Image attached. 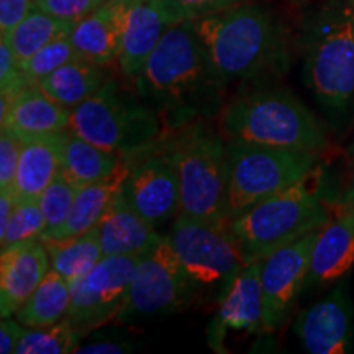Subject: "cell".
Wrapping results in <instances>:
<instances>
[{
  "label": "cell",
  "instance_id": "obj_1",
  "mask_svg": "<svg viewBox=\"0 0 354 354\" xmlns=\"http://www.w3.org/2000/svg\"><path fill=\"white\" fill-rule=\"evenodd\" d=\"M135 84L167 133L218 115L228 87L212 68L192 20L166 30Z\"/></svg>",
  "mask_w": 354,
  "mask_h": 354
},
{
  "label": "cell",
  "instance_id": "obj_2",
  "mask_svg": "<svg viewBox=\"0 0 354 354\" xmlns=\"http://www.w3.org/2000/svg\"><path fill=\"white\" fill-rule=\"evenodd\" d=\"M212 68L227 86L269 81L289 68V39L271 8L243 2L192 20Z\"/></svg>",
  "mask_w": 354,
  "mask_h": 354
},
{
  "label": "cell",
  "instance_id": "obj_3",
  "mask_svg": "<svg viewBox=\"0 0 354 354\" xmlns=\"http://www.w3.org/2000/svg\"><path fill=\"white\" fill-rule=\"evenodd\" d=\"M225 140L322 154L328 148L325 123L282 87H259L225 102L218 113Z\"/></svg>",
  "mask_w": 354,
  "mask_h": 354
},
{
  "label": "cell",
  "instance_id": "obj_4",
  "mask_svg": "<svg viewBox=\"0 0 354 354\" xmlns=\"http://www.w3.org/2000/svg\"><path fill=\"white\" fill-rule=\"evenodd\" d=\"M304 81L331 120L354 110V0H325L304 26Z\"/></svg>",
  "mask_w": 354,
  "mask_h": 354
},
{
  "label": "cell",
  "instance_id": "obj_5",
  "mask_svg": "<svg viewBox=\"0 0 354 354\" xmlns=\"http://www.w3.org/2000/svg\"><path fill=\"white\" fill-rule=\"evenodd\" d=\"M323 167L318 165L299 183L230 218V230L246 264L264 259L330 220L333 203L323 192Z\"/></svg>",
  "mask_w": 354,
  "mask_h": 354
},
{
  "label": "cell",
  "instance_id": "obj_6",
  "mask_svg": "<svg viewBox=\"0 0 354 354\" xmlns=\"http://www.w3.org/2000/svg\"><path fill=\"white\" fill-rule=\"evenodd\" d=\"M69 130L131 159L159 148L169 135L156 110L138 92L130 94L112 77L71 110Z\"/></svg>",
  "mask_w": 354,
  "mask_h": 354
},
{
  "label": "cell",
  "instance_id": "obj_7",
  "mask_svg": "<svg viewBox=\"0 0 354 354\" xmlns=\"http://www.w3.org/2000/svg\"><path fill=\"white\" fill-rule=\"evenodd\" d=\"M165 145L179 177L180 214L228 221V153L221 131L197 120L169 133Z\"/></svg>",
  "mask_w": 354,
  "mask_h": 354
},
{
  "label": "cell",
  "instance_id": "obj_8",
  "mask_svg": "<svg viewBox=\"0 0 354 354\" xmlns=\"http://www.w3.org/2000/svg\"><path fill=\"white\" fill-rule=\"evenodd\" d=\"M228 216L281 192L320 165V154L227 140Z\"/></svg>",
  "mask_w": 354,
  "mask_h": 354
},
{
  "label": "cell",
  "instance_id": "obj_9",
  "mask_svg": "<svg viewBox=\"0 0 354 354\" xmlns=\"http://www.w3.org/2000/svg\"><path fill=\"white\" fill-rule=\"evenodd\" d=\"M176 254L197 286L227 282L245 263L228 221H207L179 214L167 234Z\"/></svg>",
  "mask_w": 354,
  "mask_h": 354
},
{
  "label": "cell",
  "instance_id": "obj_10",
  "mask_svg": "<svg viewBox=\"0 0 354 354\" xmlns=\"http://www.w3.org/2000/svg\"><path fill=\"white\" fill-rule=\"evenodd\" d=\"M138 258L140 256H104L86 276L71 284L66 320L82 336L120 318L127 307Z\"/></svg>",
  "mask_w": 354,
  "mask_h": 354
},
{
  "label": "cell",
  "instance_id": "obj_11",
  "mask_svg": "<svg viewBox=\"0 0 354 354\" xmlns=\"http://www.w3.org/2000/svg\"><path fill=\"white\" fill-rule=\"evenodd\" d=\"M197 284L190 279L169 236H162L138 258L127 307L118 320L130 315H159L179 310Z\"/></svg>",
  "mask_w": 354,
  "mask_h": 354
},
{
  "label": "cell",
  "instance_id": "obj_12",
  "mask_svg": "<svg viewBox=\"0 0 354 354\" xmlns=\"http://www.w3.org/2000/svg\"><path fill=\"white\" fill-rule=\"evenodd\" d=\"M318 230L277 248L263 259V333L276 331L289 317L295 300L307 286L310 258Z\"/></svg>",
  "mask_w": 354,
  "mask_h": 354
},
{
  "label": "cell",
  "instance_id": "obj_13",
  "mask_svg": "<svg viewBox=\"0 0 354 354\" xmlns=\"http://www.w3.org/2000/svg\"><path fill=\"white\" fill-rule=\"evenodd\" d=\"M120 190L135 212L153 227L180 214L179 177L165 143L133 159Z\"/></svg>",
  "mask_w": 354,
  "mask_h": 354
},
{
  "label": "cell",
  "instance_id": "obj_14",
  "mask_svg": "<svg viewBox=\"0 0 354 354\" xmlns=\"http://www.w3.org/2000/svg\"><path fill=\"white\" fill-rule=\"evenodd\" d=\"M304 349L310 354H346L354 344V308L348 281L342 279L328 297L302 312L295 323Z\"/></svg>",
  "mask_w": 354,
  "mask_h": 354
},
{
  "label": "cell",
  "instance_id": "obj_15",
  "mask_svg": "<svg viewBox=\"0 0 354 354\" xmlns=\"http://www.w3.org/2000/svg\"><path fill=\"white\" fill-rule=\"evenodd\" d=\"M263 259L243 266L227 281L218 310L209 326V344L216 353H227L225 336L228 330L263 331V289H261Z\"/></svg>",
  "mask_w": 354,
  "mask_h": 354
},
{
  "label": "cell",
  "instance_id": "obj_16",
  "mask_svg": "<svg viewBox=\"0 0 354 354\" xmlns=\"http://www.w3.org/2000/svg\"><path fill=\"white\" fill-rule=\"evenodd\" d=\"M354 266V209L346 202L333 203L330 220L318 230L313 243L307 286L338 282Z\"/></svg>",
  "mask_w": 354,
  "mask_h": 354
},
{
  "label": "cell",
  "instance_id": "obj_17",
  "mask_svg": "<svg viewBox=\"0 0 354 354\" xmlns=\"http://www.w3.org/2000/svg\"><path fill=\"white\" fill-rule=\"evenodd\" d=\"M51 263L41 240L8 246L0 254V315L13 317L50 272Z\"/></svg>",
  "mask_w": 354,
  "mask_h": 354
},
{
  "label": "cell",
  "instance_id": "obj_18",
  "mask_svg": "<svg viewBox=\"0 0 354 354\" xmlns=\"http://www.w3.org/2000/svg\"><path fill=\"white\" fill-rule=\"evenodd\" d=\"M128 3L130 0H105L76 21L71 41L79 56L100 66L118 61L127 28Z\"/></svg>",
  "mask_w": 354,
  "mask_h": 354
},
{
  "label": "cell",
  "instance_id": "obj_19",
  "mask_svg": "<svg viewBox=\"0 0 354 354\" xmlns=\"http://www.w3.org/2000/svg\"><path fill=\"white\" fill-rule=\"evenodd\" d=\"M69 122L71 110L33 84L12 100L0 97V125L21 140L68 130Z\"/></svg>",
  "mask_w": 354,
  "mask_h": 354
},
{
  "label": "cell",
  "instance_id": "obj_20",
  "mask_svg": "<svg viewBox=\"0 0 354 354\" xmlns=\"http://www.w3.org/2000/svg\"><path fill=\"white\" fill-rule=\"evenodd\" d=\"M161 0H130L127 28L118 56L122 76L135 82L146 61L169 28Z\"/></svg>",
  "mask_w": 354,
  "mask_h": 354
},
{
  "label": "cell",
  "instance_id": "obj_21",
  "mask_svg": "<svg viewBox=\"0 0 354 354\" xmlns=\"http://www.w3.org/2000/svg\"><path fill=\"white\" fill-rule=\"evenodd\" d=\"M154 228L118 190L97 225L104 256H141L161 238Z\"/></svg>",
  "mask_w": 354,
  "mask_h": 354
},
{
  "label": "cell",
  "instance_id": "obj_22",
  "mask_svg": "<svg viewBox=\"0 0 354 354\" xmlns=\"http://www.w3.org/2000/svg\"><path fill=\"white\" fill-rule=\"evenodd\" d=\"M68 130L24 140L13 192L17 197L38 198L59 174Z\"/></svg>",
  "mask_w": 354,
  "mask_h": 354
},
{
  "label": "cell",
  "instance_id": "obj_23",
  "mask_svg": "<svg viewBox=\"0 0 354 354\" xmlns=\"http://www.w3.org/2000/svg\"><path fill=\"white\" fill-rule=\"evenodd\" d=\"M131 161V158L125 159L113 174L79 189L77 196L74 198L73 209H71L64 223L51 230V232L44 233L39 240H64V238L77 236V234L95 228L112 203L113 197L120 190L123 180L127 179Z\"/></svg>",
  "mask_w": 354,
  "mask_h": 354
},
{
  "label": "cell",
  "instance_id": "obj_24",
  "mask_svg": "<svg viewBox=\"0 0 354 354\" xmlns=\"http://www.w3.org/2000/svg\"><path fill=\"white\" fill-rule=\"evenodd\" d=\"M104 68L105 66L95 64L77 56L56 69L55 73H51L50 76L43 77L35 86H38L44 94L55 99L57 104L73 110L104 86L109 79Z\"/></svg>",
  "mask_w": 354,
  "mask_h": 354
},
{
  "label": "cell",
  "instance_id": "obj_25",
  "mask_svg": "<svg viewBox=\"0 0 354 354\" xmlns=\"http://www.w3.org/2000/svg\"><path fill=\"white\" fill-rule=\"evenodd\" d=\"M128 159L118 153L107 151L91 141L84 140L68 128L63 149L61 174L76 187H84L113 174L122 162Z\"/></svg>",
  "mask_w": 354,
  "mask_h": 354
},
{
  "label": "cell",
  "instance_id": "obj_26",
  "mask_svg": "<svg viewBox=\"0 0 354 354\" xmlns=\"http://www.w3.org/2000/svg\"><path fill=\"white\" fill-rule=\"evenodd\" d=\"M71 302V282L50 269L37 290L13 317L26 328H43L64 320Z\"/></svg>",
  "mask_w": 354,
  "mask_h": 354
},
{
  "label": "cell",
  "instance_id": "obj_27",
  "mask_svg": "<svg viewBox=\"0 0 354 354\" xmlns=\"http://www.w3.org/2000/svg\"><path fill=\"white\" fill-rule=\"evenodd\" d=\"M50 254L51 269L73 284L95 268L104 258L99 230L92 228L64 240H41Z\"/></svg>",
  "mask_w": 354,
  "mask_h": 354
},
{
  "label": "cell",
  "instance_id": "obj_28",
  "mask_svg": "<svg viewBox=\"0 0 354 354\" xmlns=\"http://www.w3.org/2000/svg\"><path fill=\"white\" fill-rule=\"evenodd\" d=\"M76 21L61 20L50 13L39 10L35 6L33 10L20 21V25L10 33V37L3 38L10 44L13 55L20 64H25L33 55L56 39L69 37Z\"/></svg>",
  "mask_w": 354,
  "mask_h": 354
},
{
  "label": "cell",
  "instance_id": "obj_29",
  "mask_svg": "<svg viewBox=\"0 0 354 354\" xmlns=\"http://www.w3.org/2000/svg\"><path fill=\"white\" fill-rule=\"evenodd\" d=\"M82 335L71 323L61 320L43 328H28L17 346V354H69L77 353Z\"/></svg>",
  "mask_w": 354,
  "mask_h": 354
},
{
  "label": "cell",
  "instance_id": "obj_30",
  "mask_svg": "<svg viewBox=\"0 0 354 354\" xmlns=\"http://www.w3.org/2000/svg\"><path fill=\"white\" fill-rule=\"evenodd\" d=\"M44 232H46V218H44L38 198L17 197L7 232L0 238V248L6 250L19 243L39 240Z\"/></svg>",
  "mask_w": 354,
  "mask_h": 354
},
{
  "label": "cell",
  "instance_id": "obj_31",
  "mask_svg": "<svg viewBox=\"0 0 354 354\" xmlns=\"http://www.w3.org/2000/svg\"><path fill=\"white\" fill-rule=\"evenodd\" d=\"M79 187H76L71 180L66 177L57 174L53 183L43 190L41 196L38 197L39 205H41L43 215L46 218V232H51L57 227L64 223V220L68 218L71 209H73L74 198L77 196ZM43 233V234H44Z\"/></svg>",
  "mask_w": 354,
  "mask_h": 354
},
{
  "label": "cell",
  "instance_id": "obj_32",
  "mask_svg": "<svg viewBox=\"0 0 354 354\" xmlns=\"http://www.w3.org/2000/svg\"><path fill=\"white\" fill-rule=\"evenodd\" d=\"M77 56L79 55L73 41H71L69 35V37L59 38L56 41L46 44L37 55L30 57L25 64H21V68H24V73L26 79H28V82L35 86L43 77L50 76L51 73H55L56 69H59L61 66L69 63V61H73Z\"/></svg>",
  "mask_w": 354,
  "mask_h": 354
},
{
  "label": "cell",
  "instance_id": "obj_33",
  "mask_svg": "<svg viewBox=\"0 0 354 354\" xmlns=\"http://www.w3.org/2000/svg\"><path fill=\"white\" fill-rule=\"evenodd\" d=\"M250 0H161L167 24L174 25L179 21L196 20L209 13L238 6Z\"/></svg>",
  "mask_w": 354,
  "mask_h": 354
},
{
  "label": "cell",
  "instance_id": "obj_34",
  "mask_svg": "<svg viewBox=\"0 0 354 354\" xmlns=\"http://www.w3.org/2000/svg\"><path fill=\"white\" fill-rule=\"evenodd\" d=\"M32 86L26 79L24 68L13 55L7 39L0 38V97L15 99L25 87Z\"/></svg>",
  "mask_w": 354,
  "mask_h": 354
},
{
  "label": "cell",
  "instance_id": "obj_35",
  "mask_svg": "<svg viewBox=\"0 0 354 354\" xmlns=\"http://www.w3.org/2000/svg\"><path fill=\"white\" fill-rule=\"evenodd\" d=\"M24 140L15 133L2 128L0 131V189H13Z\"/></svg>",
  "mask_w": 354,
  "mask_h": 354
},
{
  "label": "cell",
  "instance_id": "obj_36",
  "mask_svg": "<svg viewBox=\"0 0 354 354\" xmlns=\"http://www.w3.org/2000/svg\"><path fill=\"white\" fill-rule=\"evenodd\" d=\"M104 2L105 0H35V6L56 19L77 21Z\"/></svg>",
  "mask_w": 354,
  "mask_h": 354
},
{
  "label": "cell",
  "instance_id": "obj_37",
  "mask_svg": "<svg viewBox=\"0 0 354 354\" xmlns=\"http://www.w3.org/2000/svg\"><path fill=\"white\" fill-rule=\"evenodd\" d=\"M35 0H0V38H8L33 10Z\"/></svg>",
  "mask_w": 354,
  "mask_h": 354
},
{
  "label": "cell",
  "instance_id": "obj_38",
  "mask_svg": "<svg viewBox=\"0 0 354 354\" xmlns=\"http://www.w3.org/2000/svg\"><path fill=\"white\" fill-rule=\"evenodd\" d=\"M26 326L17 320L15 317H3L0 323V353L12 354L26 333Z\"/></svg>",
  "mask_w": 354,
  "mask_h": 354
},
{
  "label": "cell",
  "instance_id": "obj_39",
  "mask_svg": "<svg viewBox=\"0 0 354 354\" xmlns=\"http://www.w3.org/2000/svg\"><path fill=\"white\" fill-rule=\"evenodd\" d=\"M131 344L125 342H115V339H99L87 344H81L77 348V353L86 354H120L130 353Z\"/></svg>",
  "mask_w": 354,
  "mask_h": 354
},
{
  "label": "cell",
  "instance_id": "obj_40",
  "mask_svg": "<svg viewBox=\"0 0 354 354\" xmlns=\"http://www.w3.org/2000/svg\"><path fill=\"white\" fill-rule=\"evenodd\" d=\"M17 196L12 189H0V238L7 232L8 221L15 209Z\"/></svg>",
  "mask_w": 354,
  "mask_h": 354
},
{
  "label": "cell",
  "instance_id": "obj_41",
  "mask_svg": "<svg viewBox=\"0 0 354 354\" xmlns=\"http://www.w3.org/2000/svg\"><path fill=\"white\" fill-rule=\"evenodd\" d=\"M343 202H346L348 205H351L354 209V176H353V180H351V185H349L348 192L344 194V197L342 198Z\"/></svg>",
  "mask_w": 354,
  "mask_h": 354
},
{
  "label": "cell",
  "instance_id": "obj_42",
  "mask_svg": "<svg viewBox=\"0 0 354 354\" xmlns=\"http://www.w3.org/2000/svg\"><path fill=\"white\" fill-rule=\"evenodd\" d=\"M292 2H294V3H299V6H304V3L310 2V0H292Z\"/></svg>",
  "mask_w": 354,
  "mask_h": 354
},
{
  "label": "cell",
  "instance_id": "obj_43",
  "mask_svg": "<svg viewBox=\"0 0 354 354\" xmlns=\"http://www.w3.org/2000/svg\"><path fill=\"white\" fill-rule=\"evenodd\" d=\"M349 154H351V156L354 158V145L351 146V148H349Z\"/></svg>",
  "mask_w": 354,
  "mask_h": 354
}]
</instances>
